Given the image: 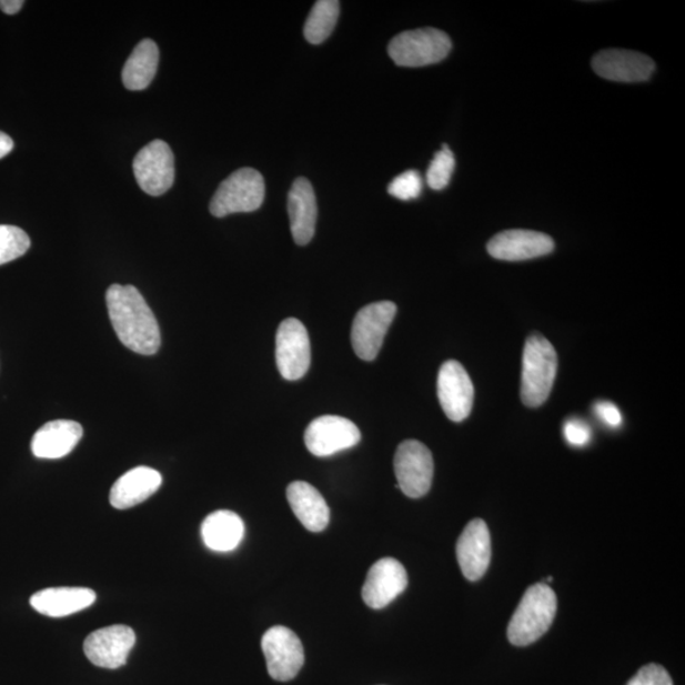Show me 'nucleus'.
Listing matches in <instances>:
<instances>
[{"instance_id": "1", "label": "nucleus", "mask_w": 685, "mask_h": 685, "mask_svg": "<svg viewBox=\"0 0 685 685\" xmlns=\"http://www.w3.org/2000/svg\"><path fill=\"white\" fill-rule=\"evenodd\" d=\"M105 302L114 333L124 346L142 355L159 351L162 336L157 318L137 288L112 284Z\"/></svg>"}, {"instance_id": "2", "label": "nucleus", "mask_w": 685, "mask_h": 685, "mask_svg": "<svg viewBox=\"0 0 685 685\" xmlns=\"http://www.w3.org/2000/svg\"><path fill=\"white\" fill-rule=\"evenodd\" d=\"M557 598L547 584H535L524 593L510 622L508 638L515 646L536 643L553 625Z\"/></svg>"}, {"instance_id": "3", "label": "nucleus", "mask_w": 685, "mask_h": 685, "mask_svg": "<svg viewBox=\"0 0 685 685\" xmlns=\"http://www.w3.org/2000/svg\"><path fill=\"white\" fill-rule=\"evenodd\" d=\"M557 373V354L546 338H528L523 351L521 396L524 405L537 407L546 402Z\"/></svg>"}, {"instance_id": "4", "label": "nucleus", "mask_w": 685, "mask_h": 685, "mask_svg": "<svg viewBox=\"0 0 685 685\" xmlns=\"http://www.w3.org/2000/svg\"><path fill=\"white\" fill-rule=\"evenodd\" d=\"M451 49L447 33L425 27L395 36L389 43V56L399 67L421 68L446 59Z\"/></svg>"}, {"instance_id": "5", "label": "nucleus", "mask_w": 685, "mask_h": 685, "mask_svg": "<svg viewBox=\"0 0 685 685\" xmlns=\"http://www.w3.org/2000/svg\"><path fill=\"white\" fill-rule=\"evenodd\" d=\"M264 195L263 175L253 168H242L219 185L211 200L210 212L215 218L253 212L262 206Z\"/></svg>"}, {"instance_id": "6", "label": "nucleus", "mask_w": 685, "mask_h": 685, "mask_svg": "<svg viewBox=\"0 0 685 685\" xmlns=\"http://www.w3.org/2000/svg\"><path fill=\"white\" fill-rule=\"evenodd\" d=\"M397 487L406 496L417 500L431 491L434 462L432 452L420 441H405L394 459Z\"/></svg>"}, {"instance_id": "7", "label": "nucleus", "mask_w": 685, "mask_h": 685, "mask_svg": "<svg viewBox=\"0 0 685 685\" xmlns=\"http://www.w3.org/2000/svg\"><path fill=\"white\" fill-rule=\"evenodd\" d=\"M397 308L394 302L380 301L361 309L352 325V346L363 361L377 357Z\"/></svg>"}, {"instance_id": "8", "label": "nucleus", "mask_w": 685, "mask_h": 685, "mask_svg": "<svg viewBox=\"0 0 685 685\" xmlns=\"http://www.w3.org/2000/svg\"><path fill=\"white\" fill-rule=\"evenodd\" d=\"M262 651L271 678L289 682L296 677L305 663L304 646L293 631L274 626L262 638Z\"/></svg>"}, {"instance_id": "9", "label": "nucleus", "mask_w": 685, "mask_h": 685, "mask_svg": "<svg viewBox=\"0 0 685 685\" xmlns=\"http://www.w3.org/2000/svg\"><path fill=\"white\" fill-rule=\"evenodd\" d=\"M133 173L140 189L153 198L171 190L175 178L171 147L163 140L151 141L133 160Z\"/></svg>"}, {"instance_id": "10", "label": "nucleus", "mask_w": 685, "mask_h": 685, "mask_svg": "<svg viewBox=\"0 0 685 685\" xmlns=\"http://www.w3.org/2000/svg\"><path fill=\"white\" fill-rule=\"evenodd\" d=\"M275 361L281 376L296 381L306 375L311 363V346L304 324L298 319H286L275 335Z\"/></svg>"}, {"instance_id": "11", "label": "nucleus", "mask_w": 685, "mask_h": 685, "mask_svg": "<svg viewBox=\"0 0 685 685\" xmlns=\"http://www.w3.org/2000/svg\"><path fill=\"white\" fill-rule=\"evenodd\" d=\"M360 441L359 426L338 415L316 417L305 432L306 447L316 457L333 456L338 452L357 446Z\"/></svg>"}, {"instance_id": "12", "label": "nucleus", "mask_w": 685, "mask_h": 685, "mask_svg": "<svg viewBox=\"0 0 685 685\" xmlns=\"http://www.w3.org/2000/svg\"><path fill=\"white\" fill-rule=\"evenodd\" d=\"M137 636L128 626L114 625L94 631L85 638L88 661L104 669H119L128 663Z\"/></svg>"}, {"instance_id": "13", "label": "nucleus", "mask_w": 685, "mask_h": 685, "mask_svg": "<svg viewBox=\"0 0 685 685\" xmlns=\"http://www.w3.org/2000/svg\"><path fill=\"white\" fill-rule=\"evenodd\" d=\"M439 399L444 414L452 422L465 421L473 411L474 385L469 373L457 361L442 364L439 373Z\"/></svg>"}, {"instance_id": "14", "label": "nucleus", "mask_w": 685, "mask_h": 685, "mask_svg": "<svg viewBox=\"0 0 685 685\" xmlns=\"http://www.w3.org/2000/svg\"><path fill=\"white\" fill-rule=\"evenodd\" d=\"M592 66L601 78L621 83L646 82L656 68L654 60L645 53L619 49L598 52Z\"/></svg>"}, {"instance_id": "15", "label": "nucleus", "mask_w": 685, "mask_h": 685, "mask_svg": "<svg viewBox=\"0 0 685 685\" xmlns=\"http://www.w3.org/2000/svg\"><path fill=\"white\" fill-rule=\"evenodd\" d=\"M553 238L533 230H506L487 244V252L495 260L520 262L553 253Z\"/></svg>"}, {"instance_id": "16", "label": "nucleus", "mask_w": 685, "mask_h": 685, "mask_svg": "<svg viewBox=\"0 0 685 685\" xmlns=\"http://www.w3.org/2000/svg\"><path fill=\"white\" fill-rule=\"evenodd\" d=\"M406 586L405 567L395 558H381L370 568L363 584L362 598L370 608L382 610L394 602Z\"/></svg>"}, {"instance_id": "17", "label": "nucleus", "mask_w": 685, "mask_h": 685, "mask_svg": "<svg viewBox=\"0 0 685 685\" xmlns=\"http://www.w3.org/2000/svg\"><path fill=\"white\" fill-rule=\"evenodd\" d=\"M456 554L466 580H482L492 558L491 532L483 520H474L467 524L457 541Z\"/></svg>"}, {"instance_id": "18", "label": "nucleus", "mask_w": 685, "mask_h": 685, "mask_svg": "<svg viewBox=\"0 0 685 685\" xmlns=\"http://www.w3.org/2000/svg\"><path fill=\"white\" fill-rule=\"evenodd\" d=\"M291 234L298 245H306L315 235L318 220L316 195L306 178L293 182L289 193Z\"/></svg>"}, {"instance_id": "19", "label": "nucleus", "mask_w": 685, "mask_h": 685, "mask_svg": "<svg viewBox=\"0 0 685 685\" xmlns=\"http://www.w3.org/2000/svg\"><path fill=\"white\" fill-rule=\"evenodd\" d=\"M83 437V429L73 421H53L34 433L31 450L36 457L58 460L69 455Z\"/></svg>"}, {"instance_id": "20", "label": "nucleus", "mask_w": 685, "mask_h": 685, "mask_svg": "<svg viewBox=\"0 0 685 685\" xmlns=\"http://www.w3.org/2000/svg\"><path fill=\"white\" fill-rule=\"evenodd\" d=\"M157 470L139 466L122 475L111 488L110 503L115 510H129L149 500L162 485Z\"/></svg>"}, {"instance_id": "21", "label": "nucleus", "mask_w": 685, "mask_h": 685, "mask_svg": "<svg viewBox=\"0 0 685 685\" xmlns=\"http://www.w3.org/2000/svg\"><path fill=\"white\" fill-rule=\"evenodd\" d=\"M95 600L88 588H48L33 594L30 603L41 615L60 618L91 607Z\"/></svg>"}, {"instance_id": "22", "label": "nucleus", "mask_w": 685, "mask_h": 685, "mask_svg": "<svg viewBox=\"0 0 685 685\" xmlns=\"http://www.w3.org/2000/svg\"><path fill=\"white\" fill-rule=\"evenodd\" d=\"M288 500L298 520L310 532H322L331 521V511L313 485L295 482L288 487Z\"/></svg>"}, {"instance_id": "23", "label": "nucleus", "mask_w": 685, "mask_h": 685, "mask_svg": "<svg viewBox=\"0 0 685 685\" xmlns=\"http://www.w3.org/2000/svg\"><path fill=\"white\" fill-rule=\"evenodd\" d=\"M244 522L239 515L230 511H218L208 515L201 527V535L210 550L216 553H230L244 538Z\"/></svg>"}, {"instance_id": "24", "label": "nucleus", "mask_w": 685, "mask_h": 685, "mask_svg": "<svg viewBox=\"0 0 685 685\" xmlns=\"http://www.w3.org/2000/svg\"><path fill=\"white\" fill-rule=\"evenodd\" d=\"M158 64V44L153 40H142L123 67V85L130 91H144L153 82Z\"/></svg>"}, {"instance_id": "25", "label": "nucleus", "mask_w": 685, "mask_h": 685, "mask_svg": "<svg viewBox=\"0 0 685 685\" xmlns=\"http://www.w3.org/2000/svg\"><path fill=\"white\" fill-rule=\"evenodd\" d=\"M341 13V3L338 0H319L308 17L304 34L313 44L324 42L335 29Z\"/></svg>"}, {"instance_id": "26", "label": "nucleus", "mask_w": 685, "mask_h": 685, "mask_svg": "<svg viewBox=\"0 0 685 685\" xmlns=\"http://www.w3.org/2000/svg\"><path fill=\"white\" fill-rule=\"evenodd\" d=\"M30 246L31 240L22 229L0 225V265L18 260Z\"/></svg>"}, {"instance_id": "27", "label": "nucleus", "mask_w": 685, "mask_h": 685, "mask_svg": "<svg viewBox=\"0 0 685 685\" xmlns=\"http://www.w3.org/2000/svg\"><path fill=\"white\" fill-rule=\"evenodd\" d=\"M456 159L453 155L449 145H443L442 150L434 155L432 163L426 172V183L434 191H442L451 182L453 172H455Z\"/></svg>"}, {"instance_id": "28", "label": "nucleus", "mask_w": 685, "mask_h": 685, "mask_svg": "<svg viewBox=\"0 0 685 685\" xmlns=\"http://www.w3.org/2000/svg\"><path fill=\"white\" fill-rule=\"evenodd\" d=\"M422 190L421 174L416 171H407L394 178V181L389 184L387 191L397 200L409 201L420 198Z\"/></svg>"}, {"instance_id": "29", "label": "nucleus", "mask_w": 685, "mask_h": 685, "mask_svg": "<svg viewBox=\"0 0 685 685\" xmlns=\"http://www.w3.org/2000/svg\"><path fill=\"white\" fill-rule=\"evenodd\" d=\"M627 685H673V681L662 665L648 664Z\"/></svg>"}, {"instance_id": "30", "label": "nucleus", "mask_w": 685, "mask_h": 685, "mask_svg": "<svg viewBox=\"0 0 685 685\" xmlns=\"http://www.w3.org/2000/svg\"><path fill=\"white\" fill-rule=\"evenodd\" d=\"M564 435L568 443L575 447L588 444L592 437L590 425L581 420L567 421L564 425Z\"/></svg>"}, {"instance_id": "31", "label": "nucleus", "mask_w": 685, "mask_h": 685, "mask_svg": "<svg viewBox=\"0 0 685 685\" xmlns=\"http://www.w3.org/2000/svg\"><path fill=\"white\" fill-rule=\"evenodd\" d=\"M595 414L600 420L612 429H616L622 424V414L619 409L611 402H600L594 406Z\"/></svg>"}, {"instance_id": "32", "label": "nucleus", "mask_w": 685, "mask_h": 685, "mask_svg": "<svg viewBox=\"0 0 685 685\" xmlns=\"http://www.w3.org/2000/svg\"><path fill=\"white\" fill-rule=\"evenodd\" d=\"M23 4L22 0H0V9L11 16L20 12Z\"/></svg>"}, {"instance_id": "33", "label": "nucleus", "mask_w": 685, "mask_h": 685, "mask_svg": "<svg viewBox=\"0 0 685 685\" xmlns=\"http://www.w3.org/2000/svg\"><path fill=\"white\" fill-rule=\"evenodd\" d=\"M14 142L7 133L0 131V159L7 157L13 150Z\"/></svg>"}]
</instances>
